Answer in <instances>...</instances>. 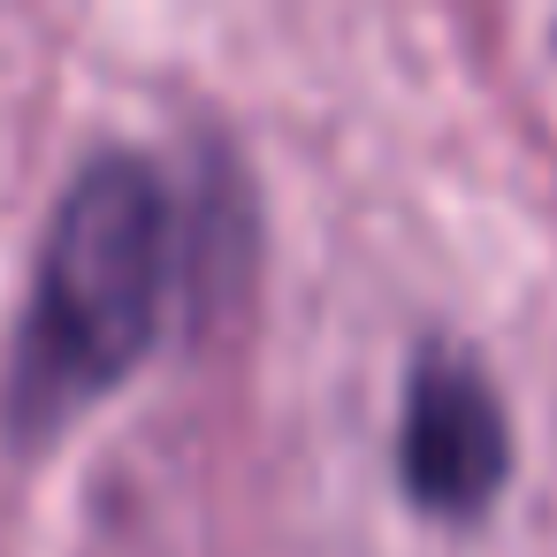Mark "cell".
Returning <instances> with one entry per match:
<instances>
[{
	"instance_id": "1",
	"label": "cell",
	"mask_w": 557,
	"mask_h": 557,
	"mask_svg": "<svg viewBox=\"0 0 557 557\" xmlns=\"http://www.w3.org/2000/svg\"><path fill=\"white\" fill-rule=\"evenodd\" d=\"M176 275H184V214L169 176L138 146H100L70 176L39 245L9 367V428L39 443L62 435L108 389H123L161 344Z\"/></svg>"
},
{
	"instance_id": "2",
	"label": "cell",
	"mask_w": 557,
	"mask_h": 557,
	"mask_svg": "<svg viewBox=\"0 0 557 557\" xmlns=\"http://www.w3.org/2000/svg\"><path fill=\"white\" fill-rule=\"evenodd\" d=\"M511 412L504 389L488 382V367L450 344L428 336L405 367V397H397V488L420 519L443 527H473L496 511V496L511 488Z\"/></svg>"
}]
</instances>
